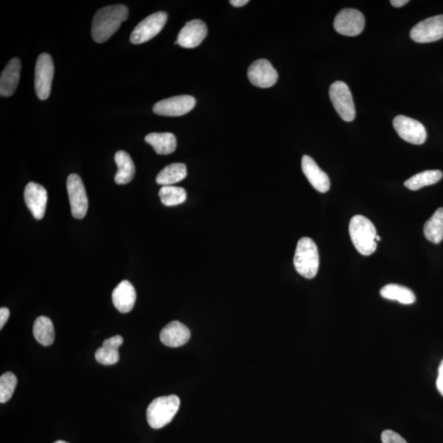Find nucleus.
<instances>
[{"mask_svg":"<svg viewBox=\"0 0 443 443\" xmlns=\"http://www.w3.org/2000/svg\"><path fill=\"white\" fill-rule=\"evenodd\" d=\"M128 17V9L123 4H117L99 9L94 15L92 34L94 42L103 43L120 28Z\"/></svg>","mask_w":443,"mask_h":443,"instance_id":"nucleus-1","label":"nucleus"},{"mask_svg":"<svg viewBox=\"0 0 443 443\" xmlns=\"http://www.w3.org/2000/svg\"><path fill=\"white\" fill-rule=\"evenodd\" d=\"M349 233L352 243L361 255L370 256L376 251V229L372 222L365 216L356 215L351 219Z\"/></svg>","mask_w":443,"mask_h":443,"instance_id":"nucleus-2","label":"nucleus"},{"mask_svg":"<svg viewBox=\"0 0 443 443\" xmlns=\"http://www.w3.org/2000/svg\"><path fill=\"white\" fill-rule=\"evenodd\" d=\"M294 266L302 277L307 279L314 278L318 273L319 256L317 246L313 240L303 237L297 243Z\"/></svg>","mask_w":443,"mask_h":443,"instance_id":"nucleus-3","label":"nucleus"},{"mask_svg":"<svg viewBox=\"0 0 443 443\" xmlns=\"http://www.w3.org/2000/svg\"><path fill=\"white\" fill-rule=\"evenodd\" d=\"M179 408L180 399L178 396L157 397L148 406L147 412L148 424L153 428H164L173 420Z\"/></svg>","mask_w":443,"mask_h":443,"instance_id":"nucleus-4","label":"nucleus"},{"mask_svg":"<svg viewBox=\"0 0 443 443\" xmlns=\"http://www.w3.org/2000/svg\"><path fill=\"white\" fill-rule=\"evenodd\" d=\"M329 97L339 116L345 122H352L356 117V108L348 85L343 81L333 83L329 89Z\"/></svg>","mask_w":443,"mask_h":443,"instance_id":"nucleus-5","label":"nucleus"},{"mask_svg":"<svg viewBox=\"0 0 443 443\" xmlns=\"http://www.w3.org/2000/svg\"><path fill=\"white\" fill-rule=\"evenodd\" d=\"M54 67L52 58L48 53H42L36 61L35 69V90L37 97L45 101L51 92Z\"/></svg>","mask_w":443,"mask_h":443,"instance_id":"nucleus-6","label":"nucleus"},{"mask_svg":"<svg viewBox=\"0 0 443 443\" xmlns=\"http://www.w3.org/2000/svg\"><path fill=\"white\" fill-rule=\"evenodd\" d=\"M168 20L165 12H157L144 18L135 27L130 42L135 44H143L153 39L160 33Z\"/></svg>","mask_w":443,"mask_h":443,"instance_id":"nucleus-7","label":"nucleus"},{"mask_svg":"<svg viewBox=\"0 0 443 443\" xmlns=\"http://www.w3.org/2000/svg\"><path fill=\"white\" fill-rule=\"evenodd\" d=\"M67 190L72 216L83 219L87 213L88 198L83 180L78 174H72L67 180Z\"/></svg>","mask_w":443,"mask_h":443,"instance_id":"nucleus-8","label":"nucleus"},{"mask_svg":"<svg viewBox=\"0 0 443 443\" xmlns=\"http://www.w3.org/2000/svg\"><path fill=\"white\" fill-rule=\"evenodd\" d=\"M410 38L417 43H431L443 38V15L427 18L410 31Z\"/></svg>","mask_w":443,"mask_h":443,"instance_id":"nucleus-9","label":"nucleus"},{"mask_svg":"<svg viewBox=\"0 0 443 443\" xmlns=\"http://www.w3.org/2000/svg\"><path fill=\"white\" fill-rule=\"evenodd\" d=\"M393 126L399 137L414 144H422L427 139L426 129L419 121L399 115L393 120Z\"/></svg>","mask_w":443,"mask_h":443,"instance_id":"nucleus-10","label":"nucleus"},{"mask_svg":"<svg viewBox=\"0 0 443 443\" xmlns=\"http://www.w3.org/2000/svg\"><path fill=\"white\" fill-rule=\"evenodd\" d=\"M365 19L359 10L354 8H345L338 12L334 20V28L343 35L356 36L362 33Z\"/></svg>","mask_w":443,"mask_h":443,"instance_id":"nucleus-11","label":"nucleus"},{"mask_svg":"<svg viewBox=\"0 0 443 443\" xmlns=\"http://www.w3.org/2000/svg\"><path fill=\"white\" fill-rule=\"evenodd\" d=\"M195 106V98L184 94L157 102L153 108V111L160 116L179 117L188 114Z\"/></svg>","mask_w":443,"mask_h":443,"instance_id":"nucleus-12","label":"nucleus"},{"mask_svg":"<svg viewBox=\"0 0 443 443\" xmlns=\"http://www.w3.org/2000/svg\"><path fill=\"white\" fill-rule=\"evenodd\" d=\"M251 84L260 88H269L277 83L278 74L269 60H259L252 63L247 72Z\"/></svg>","mask_w":443,"mask_h":443,"instance_id":"nucleus-13","label":"nucleus"},{"mask_svg":"<svg viewBox=\"0 0 443 443\" xmlns=\"http://www.w3.org/2000/svg\"><path fill=\"white\" fill-rule=\"evenodd\" d=\"M24 200L34 218L37 220L42 219L48 201L47 190L42 185L31 182L25 188Z\"/></svg>","mask_w":443,"mask_h":443,"instance_id":"nucleus-14","label":"nucleus"},{"mask_svg":"<svg viewBox=\"0 0 443 443\" xmlns=\"http://www.w3.org/2000/svg\"><path fill=\"white\" fill-rule=\"evenodd\" d=\"M207 33V26L204 22L199 19L188 22L180 31L177 44L183 48H196L206 37Z\"/></svg>","mask_w":443,"mask_h":443,"instance_id":"nucleus-15","label":"nucleus"},{"mask_svg":"<svg viewBox=\"0 0 443 443\" xmlns=\"http://www.w3.org/2000/svg\"><path fill=\"white\" fill-rule=\"evenodd\" d=\"M302 171L310 183L321 193L329 191L330 180L328 175L319 168L315 161L308 156H304L301 160Z\"/></svg>","mask_w":443,"mask_h":443,"instance_id":"nucleus-16","label":"nucleus"},{"mask_svg":"<svg viewBox=\"0 0 443 443\" xmlns=\"http://www.w3.org/2000/svg\"><path fill=\"white\" fill-rule=\"evenodd\" d=\"M160 337L162 344L169 347H179L189 341L191 332L179 321H173L162 329Z\"/></svg>","mask_w":443,"mask_h":443,"instance_id":"nucleus-17","label":"nucleus"},{"mask_svg":"<svg viewBox=\"0 0 443 443\" xmlns=\"http://www.w3.org/2000/svg\"><path fill=\"white\" fill-rule=\"evenodd\" d=\"M22 65L18 58H12L8 63L0 76V94L2 97L12 96L19 83Z\"/></svg>","mask_w":443,"mask_h":443,"instance_id":"nucleus-18","label":"nucleus"},{"mask_svg":"<svg viewBox=\"0 0 443 443\" xmlns=\"http://www.w3.org/2000/svg\"><path fill=\"white\" fill-rule=\"evenodd\" d=\"M112 299L115 308L120 313H129L133 309L137 300V293L133 284L126 280L121 282L112 292Z\"/></svg>","mask_w":443,"mask_h":443,"instance_id":"nucleus-19","label":"nucleus"},{"mask_svg":"<svg viewBox=\"0 0 443 443\" xmlns=\"http://www.w3.org/2000/svg\"><path fill=\"white\" fill-rule=\"evenodd\" d=\"M124 338L120 335H116L106 339L103 346L99 347L96 352V360L99 364L103 365H112L119 362V348L123 345Z\"/></svg>","mask_w":443,"mask_h":443,"instance_id":"nucleus-20","label":"nucleus"},{"mask_svg":"<svg viewBox=\"0 0 443 443\" xmlns=\"http://www.w3.org/2000/svg\"><path fill=\"white\" fill-rule=\"evenodd\" d=\"M117 171L115 175V183L125 185L132 182L135 174L134 162L129 153L119 151L115 156Z\"/></svg>","mask_w":443,"mask_h":443,"instance_id":"nucleus-21","label":"nucleus"},{"mask_svg":"<svg viewBox=\"0 0 443 443\" xmlns=\"http://www.w3.org/2000/svg\"><path fill=\"white\" fill-rule=\"evenodd\" d=\"M144 141L150 144L158 155H170L177 148V140L173 133H151L144 137Z\"/></svg>","mask_w":443,"mask_h":443,"instance_id":"nucleus-22","label":"nucleus"},{"mask_svg":"<svg viewBox=\"0 0 443 443\" xmlns=\"http://www.w3.org/2000/svg\"><path fill=\"white\" fill-rule=\"evenodd\" d=\"M187 166L182 162H175L166 166L156 177V183L164 186H173L186 178Z\"/></svg>","mask_w":443,"mask_h":443,"instance_id":"nucleus-23","label":"nucleus"},{"mask_svg":"<svg viewBox=\"0 0 443 443\" xmlns=\"http://www.w3.org/2000/svg\"><path fill=\"white\" fill-rule=\"evenodd\" d=\"M35 340L44 346H51L56 337L52 321L45 316H40L33 325Z\"/></svg>","mask_w":443,"mask_h":443,"instance_id":"nucleus-24","label":"nucleus"},{"mask_svg":"<svg viewBox=\"0 0 443 443\" xmlns=\"http://www.w3.org/2000/svg\"><path fill=\"white\" fill-rule=\"evenodd\" d=\"M381 295L387 300L396 301L404 305H411L415 301L414 292L401 285H386L381 289Z\"/></svg>","mask_w":443,"mask_h":443,"instance_id":"nucleus-25","label":"nucleus"},{"mask_svg":"<svg viewBox=\"0 0 443 443\" xmlns=\"http://www.w3.org/2000/svg\"><path fill=\"white\" fill-rule=\"evenodd\" d=\"M424 236L435 244L440 243L443 239V208L437 209L429 219L424 228Z\"/></svg>","mask_w":443,"mask_h":443,"instance_id":"nucleus-26","label":"nucleus"},{"mask_svg":"<svg viewBox=\"0 0 443 443\" xmlns=\"http://www.w3.org/2000/svg\"><path fill=\"white\" fill-rule=\"evenodd\" d=\"M440 170H428L413 176L405 182V187L411 191H417L424 187L435 184L442 178Z\"/></svg>","mask_w":443,"mask_h":443,"instance_id":"nucleus-27","label":"nucleus"},{"mask_svg":"<svg viewBox=\"0 0 443 443\" xmlns=\"http://www.w3.org/2000/svg\"><path fill=\"white\" fill-rule=\"evenodd\" d=\"M160 200L166 206L183 204L187 200V192L183 187L164 186L160 190Z\"/></svg>","mask_w":443,"mask_h":443,"instance_id":"nucleus-28","label":"nucleus"},{"mask_svg":"<svg viewBox=\"0 0 443 443\" xmlns=\"http://www.w3.org/2000/svg\"><path fill=\"white\" fill-rule=\"evenodd\" d=\"M17 384L15 374L7 372L0 377V402L6 403L11 399Z\"/></svg>","mask_w":443,"mask_h":443,"instance_id":"nucleus-29","label":"nucleus"},{"mask_svg":"<svg viewBox=\"0 0 443 443\" xmlns=\"http://www.w3.org/2000/svg\"><path fill=\"white\" fill-rule=\"evenodd\" d=\"M381 440L383 443H408L399 433L392 431H383Z\"/></svg>","mask_w":443,"mask_h":443,"instance_id":"nucleus-30","label":"nucleus"},{"mask_svg":"<svg viewBox=\"0 0 443 443\" xmlns=\"http://www.w3.org/2000/svg\"><path fill=\"white\" fill-rule=\"evenodd\" d=\"M9 316H10V311L6 307H2L0 309V329H2L6 325Z\"/></svg>","mask_w":443,"mask_h":443,"instance_id":"nucleus-31","label":"nucleus"},{"mask_svg":"<svg viewBox=\"0 0 443 443\" xmlns=\"http://www.w3.org/2000/svg\"><path fill=\"white\" fill-rule=\"evenodd\" d=\"M437 387L438 392L443 396V360L442 361L440 369H438V377L437 379Z\"/></svg>","mask_w":443,"mask_h":443,"instance_id":"nucleus-32","label":"nucleus"},{"mask_svg":"<svg viewBox=\"0 0 443 443\" xmlns=\"http://www.w3.org/2000/svg\"><path fill=\"white\" fill-rule=\"evenodd\" d=\"M408 3V0H392L391 1L392 6L396 8H401Z\"/></svg>","mask_w":443,"mask_h":443,"instance_id":"nucleus-33","label":"nucleus"},{"mask_svg":"<svg viewBox=\"0 0 443 443\" xmlns=\"http://www.w3.org/2000/svg\"><path fill=\"white\" fill-rule=\"evenodd\" d=\"M230 3L235 7H242L249 3V0H232Z\"/></svg>","mask_w":443,"mask_h":443,"instance_id":"nucleus-34","label":"nucleus"},{"mask_svg":"<svg viewBox=\"0 0 443 443\" xmlns=\"http://www.w3.org/2000/svg\"><path fill=\"white\" fill-rule=\"evenodd\" d=\"M381 237L378 236V235H376V237H375V241L379 242L381 241Z\"/></svg>","mask_w":443,"mask_h":443,"instance_id":"nucleus-35","label":"nucleus"},{"mask_svg":"<svg viewBox=\"0 0 443 443\" xmlns=\"http://www.w3.org/2000/svg\"><path fill=\"white\" fill-rule=\"evenodd\" d=\"M53 443H69V442H65V441H62V440H58V441H56V442H53Z\"/></svg>","mask_w":443,"mask_h":443,"instance_id":"nucleus-36","label":"nucleus"}]
</instances>
